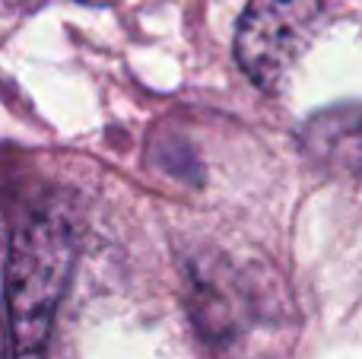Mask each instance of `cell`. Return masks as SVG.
<instances>
[{
  "mask_svg": "<svg viewBox=\"0 0 362 359\" xmlns=\"http://www.w3.org/2000/svg\"><path fill=\"white\" fill-rule=\"evenodd\" d=\"M74 267V226L61 207H45L16 229L6 261L13 359H45L54 312Z\"/></svg>",
  "mask_w": 362,
  "mask_h": 359,
  "instance_id": "cell-1",
  "label": "cell"
},
{
  "mask_svg": "<svg viewBox=\"0 0 362 359\" xmlns=\"http://www.w3.org/2000/svg\"><path fill=\"white\" fill-rule=\"evenodd\" d=\"M327 13V0H248L235 32V57L251 83L276 89L318 23Z\"/></svg>",
  "mask_w": 362,
  "mask_h": 359,
  "instance_id": "cell-2",
  "label": "cell"
},
{
  "mask_svg": "<svg viewBox=\"0 0 362 359\" xmlns=\"http://www.w3.org/2000/svg\"><path fill=\"white\" fill-rule=\"evenodd\" d=\"M308 159L331 175L362 178V105H340L315 114L302 127Z\"/></svg>",
  "mask_w": 362,
  "mask_h": 359,
  "instance_id": "cell-3",
  "label": "cell"
}]
</instances>
